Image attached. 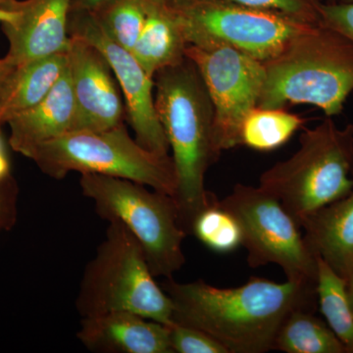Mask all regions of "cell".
Segmentation results:
<instances>
[{
    "instance_id": "obj_1",
    "label": "cell",
    "mask_w": 353,
    "mask_h": 353,
    "mask_svg": "<svg viewBox=\"0 0 353 353\" xmlns=\"http://www.w3.org/2000/svg\"><path fill=\"white\" fill-rule=\"evenodd\" d=\"M173 303V324L201 330L228 353L273 350L283 323L296 309L315 308L316 285L250 277L245 285L221 289L203 280L161 284Z\"/></svg>"
},
{
    "instance_id": "obj_2",
    "label": "cell",
    "mask_w": 353,
    "mask_h": 353,
    "mask_svg": "<svg viewBox=\"0 0 353 353\" xmlns=\"http://www.w3.org/2000/svg\"><path fill=\"white\" fill-rule=\"evenodd\" d=\"M155 109L173 152L176 175L175 201L180 227L190 234L192 222L213 192L205 174L217 161L213 148L214 108L196 64L185 57L154 76Z\"/></svg>"
},
{
    "instance_id": "obj_3",
    "label": "cell",
    "mask_w": 353,
    "mask_h": 353,
    "mask_svg": "<svg viewBox=\"0 0 353 353\" xmlns=\"http://www.w3.org/2000/svg\"><path fill=\"white\" fill-rule=\"evenodd\" d=\"M263 66L259 108L310 104L333 117L353 92V41L323 24L297 34Z\"/></svg>"
},
{
    "instance_id": "obj_4",
    "label": "cell",
    "mask_w": 353,
    "mask_h": 353,
    "mask_svg": "<svg viewBox=\"0 0 353 353\" xmlns=\"http://www.w3.org/2000/svg\"><path fill=\"white\" fill-rule=\"evenodd\" d=\"M299 150L263 172L259 187L275 196L299 227L320 209L353 190V125L332 117L305 129Z\"/></svg>"
},
{
    "instance_id": "obj_5",
    "label": "cell",
    "mask_w": 353,
    "mask_h": 353,
    "mask_svg": "<svg viewBox=\"0 0 353 353\" xmlns=\"http://www.w3.org/2000/svg\"><path fill=\"white\" fill-rule=\"evenodd\" d=\"M154 278L137 239L119 222H109L83 271L77 311L82 318L126 311L171 326L173 303Z\"/></svg>"
},
{
    "instance_id": "obj_6",
    "label": "cell",
    "mask_w": 353,
    "mask_h": 353,
    "mask_svg": "<svg viewBox=\"0 0 353 353\" xmlns=\"http://www.w3.org/2000/svg\"><path fill=\"white\" fill-rule=\"evenodd\" d=\"M29 159L57 180L79 172L125 179L172 197L176 192L173 158L146 150L125 124L103 131L70 132L39 145Z\"/></svg>"
},
{
    "instance_id": "obj_7",
    "label": "cell",
    "mask_w": 353,
    "mask_h": 353,
    "mask_svg": "<svg viewBox=\"0 0 353 353\" xmlns=\"http://www.w3.org/2000/svg\"><path fill=\"white\" fill-rule=\"evenodd\" d=\"M83 196L102 219L119 222L139 241L154 277L173 278L185 264L183 241L173 197L125 179L82 174Z\"/></svg>"
},
{
    "instance_id": "obj_8",
    "label": "cell",
    "mask_w": 353,
    "mask_h": 353,
    "mask_svg": "<svg viewBox=\"0 0 353 353\" xmlns=\"http://www.w3.org/2000/svg\"><path fill=\"white\" fill-rule=\"evenodd\" d=\"M190 46H227L259 61L278 54L312 26L276 11L222 0H166Z\"/></svg>"
},
{
    "instance_id": "obj_9",
    "label": "cell",
    "mask_w": 353,
    "mask_h": 353,
    "mask_svg": "<svg viewBox=\"0 0 353 353\" xmlns=\"http://www.w3.org/2000/svg\"><path fill=\"white\" fill-rule=\"evenodd\" d=\"M220 203L240 225L241 245L252 268L276 264L288 281L316 285L317 259L309 250L301 227L275 196L259 185L236 183Z\"/></svg>"
},
{
    "instance_id": "obj_10",
    "label": "cell",
    "mask_w": 353,
    "mask_h": 353,
    "mask_svg": "<svg viewBox=\"0 0 353 353\" xmlns=\"http://www.w3.org/2000/svg\"><path fill=\"white\" fill-rule=\"evenodd\" d=\"M185 57L199 69L214 108L216 157L241 145V128L256 108L264 85L263 62L227 46H188Z\"/></svg>"
},
{
    "instance_id": "obj_11",
    "label": "cell",
    "mask_w": 353,
    "mask_h": 353,
    "mask_svg": "<svg viewBox=\"0 0 353 353\" xmlns=\"http://www.w3.org/2000/svg\"><path fill=\"white\" fill-rule=\"evenodd\" d=\"M69 36L85 39L108 59L125 99L127 120L136 141L157 154H168V139L155 109L154 79L148 76L132 51L116 43L103 31L94 15L85 11H71Z\"/></svg>"
},
{
    "instance_id": "obj_12",
    "label": "cell",
    "mask_w": 353,
    "mask_h": 353,
    "mask_svg": "<svg viewBox=\"0 0 353 353\" xmlns=\"http://www.w3.org/2000/svg\"><path fill=\"white\" fill-rule=\"evenodd\" d=\"M70 38L68 72L77 110L74 131H103L124 124L126 106L108 59L85 39Z\"/></svg>"
},
{
    "instance_id": "obj_13",
    "label": "cell",
    "mask_w": 353,
    "mask_h": 353,
    "mask_svg": "<svg viewBox=\"0 0 353 353\" xmlns=\"http://www.w3.org/2000/svg\"><path fill=\"white\" fill-rule=\"evenodd\" d=\"M10 10L17 11V19L2 24L9 41V62L19 66L68 51L71 0H16Z\"/></svg>"
},
{
    "instance_id": "obj_14",
    "label": "cell",
    "mask_w": 353,
    "mask_h": 353,
    "mask_svg": "<svg viewBox=\"0 0 353 353\" xmlns=\"http://www.w3.org/2000/svg\"><path fill=\"white\" fill-rule=\"evenodd\" d=\"M77 336L94 352L174 353L169 325L126 311L82 318Z\"/></svg>"
},
{
    "instance_id": "obj_15",
    "label": "cell",
    "mask_w": 353,
    "mask_h": 353,
    "mask_svg": "<svg viewBox=\"0 0 353 353\" xmlns=\"http://www.w3.org/2000/svg\"><path fill=\"white\" fill-rule=\"evenodd\" d=\"M77 110L68 68L50 94L24 112L7 122L9 145L14 152L29 158L39 145L73 132Z\"/></svg>"
},
{
    "instance_id": "obj_16",
    "label": "cell",
    "mask_w": 353,
    "mask_h": 353,
    "mask_svg": "<svg viewBox=\"0 0 353 353\" xmlns=\"http://www.w3.org/2000/svg\"><path fill=\"white\" fill-rule=\"evenodd\" d=\"M301 229L311 252L347 281L353 273V190L308 217Z\"/></svg>"
},
{
    "instance_id": "obj_17",
    "label": "cell",
    "mask_w": 353,
    "mask_h": 353,
    "mask_svg": "<svg viewBox=\"0 0 353 353\" xmlns=\"http://www.w3.org/2000/svg\"><path fill=\"white\" fill-rule=\"evenodd\" d=\"M189 44L166 0H148L143 31L132 53L148 76L181 63Z\"/></svg>"
},
{
    "instance_id": "obj_18",
    "label": "cell",
    "mask_w": 353,
    "mask_h": 353,
    "mask_svg": "<svg viewBox=\"0 0 353 353\" xmlns=\"http://www.w3.org/2000/svg\"><path fill=\"white\" fill-rule=\"evenodd\" d=\"M67 52L38 58L16 67L0 102V126L34 108L50 94L68 68Z\"/></svg>"
},
{
    "instance_id": "obj_19",
    "label": "cell",
    "mask_w": 353,
    "mask_h": 353,
    "mask_svg": "<svg viewBox=\"0 0 353 353\" xmlns=\"http://www.w3.org/2000/svg\"><path fill=\"white\" fill-rule=\"evenodd\" d=\"M273 350L285 353H347L345 345L329 326L318 319L313 309H296L283 323Z\"/></svg>"
},
{
    "instance_id": "obj_20",
    "label": "cell",
    "mask_w": 353,
    "mask_h": 353,
    "mask_svg": "<svg viewBox=\"0 0 353 353\" xmlns=\"http://www.w3.org/2000/svg\"><path fill=\"white\" fill-rule=\"evenodd\" d=\"M316 259V294L320 310L330 329L345 345L347 353H353V310L348 297L347 281L324 260L320 257Z\"/></svg>"
},
{
    "instance_id": "obj_21",
    "label": "cell",
    "mask_w": 353,
    "mask_h": 353,
    "mask_svg": "<svg viewBox=\"0 0 353 353\" xmlns=\"http://www.w3.org/2000/svg\"><path fill=\"white\" fill-rule=\"evenodd\" d=\"M306 120L285 108H263L256 106L246 115L241 128V145L257 152L277 150L305 124Z\"/></svg>"
},
{
    "instance_id": "obj_22",
    "label": "cell",
    "mask_w": 353,
    "mask_h": 353,
    "mask_svg": "<svg viewBox=\"0 0 353 353\" xmlns=\"http://www.w3.org/2000/svg\"><path fill=\"white\" fill-rule=\"evenodd\" d=\"M190 234L217 253L232 252L243 245V234L238 221L221 205L220 199L214 194L194 218Z\"/></svg>"
},
{
    "instance_id": "obj_23",
    "label": "cell",
    "mask_w": 353,
    "mask_h": 353,
    "mask_svg": "<svg viewBox=\"0 0 353 353\" xmlns=\"http://www.w3.org/2000/svg\"><path fill=\"white\" fill-rule=\"evenodd\" d=\"M148 3V0H110L92 14L109 38L132 51L143 31Z\"/></svg>"
},
{
    "instance_id": "obj_24",
    "label": "cell",
    "mask_w": 353,
    "mask_h": 353,
    "mask_svg": "<svg viewBox=\"0 0 353 353\" xmlns=\"http://www.w3.org/2000/svg\"><path fill=\"white\" fill-rule=\"evenodd\" d=\"M231 3L276 11L306 24H321L320 0H222Z\"/></svg>"
},
{
    "instance_id": "obj_25",
    "label": "cell",
    "mask_w": 353,
    "mask_h": 353,
    "mask_svg": "<svg viewBox=\"0 0 353 353\" xmlns=\"http://www.w3.org/2000/svg\"><path fill=\"white\" fill-rule=\"evenodd\" d=\"M170 327L174 353H228L226 348L201 330L179 324Z\"/></svg>"
},
{
    "instance_id": "obj_26",
    "label": "cell",
    "mask_w": 353,
    "mask_h": 353,
    "mask_svg": "<svg viewBox=\"0 0 353 353\" xmlns=\"http://www.w3.org/2000/svg\"><path fill=\"white\" fill-rule=\"evenodd\" d=\"M321 24L332 28L353 41V2H320Z\"/></svg>"
},
{
    "instance_id": "obj_27",
    "label": "cell",
    "mask_w": 353,
    "mask_h": 353,
    "mask_svg": "<svg viewBox=\"0 0 353 353\" xmlns=\"http://www.w3.org/2000/svg\"><path fill=\"white\" fill-rule=\"evenodd\" d=\"M17 183L13 176L0 182V233L15 226L18 215Z\"/></svg>"
},
{
    "instance_id": "obj_28",
    "label": "cell",
    "mask_w": 353,
    "mask_h": 353,
    "mask_svg": "<svg viewBox=\"0 0 353 353\" xmlns=\"http://www.w3.org/2000/svg\"><path fill=\"white\" fill-rule=\"evenodd\" d=\"M16 67L17 66L9 62L6 57L0 59V102H1L11 77L15 72Z\"/></svg>"
},
{
    "instance_id": "obj_29",
    "label": "cell",
    "mask_w": 353,
    "mask_h": 353,
    "mask_svg": "<svg viewBox=\"0 0 353 353\" xmlns=\"http://www.w3.org/2000/svg\"><path fill=\"white\" fill-rule=\"evenodd\" d=\"M11 176V165L7 152L6 143L0 131V182L7 180Z\"/></svg>"
},
{
    "instance_id": "obj_30",
    "label": "cell",
    "mask_w": 353,
    "mask_h": 353,
    "mask_svg": "<svg viewBox=\"0 0 353 353\" xmlns=\"http://www.w3.org/2000/svg\"><path fill=\"white\" fill-rule=\"evenodd\" d=\"M110 0H71V11L94 13Z\"/></svg>"
},
{
    "instance_id": "obj_31",
    "label": "cell",
    "mask_w": 353,
    "mask_h": 353,
    "mask_svg": "<svg viewBox=\"0 0 353 353\" xmlns=\"http://www.w3.org/2000/svg\"><path fill=\"white\" fill-rule=\"evenodd\" d=\"M18 12L16 10H9V9L0 7V22L2 24H10L17 19Z\"/></svg>"
},
{
    "instance_id": "obj_32",
    "label": "cell",
    "mask_w": 353,
    "mask_h": 353,
    "mask_svg": "<svg viewBox=\"0 0 353 353\" xmlns=\"http://www.w3.org/2000/svg\"><path fill=\"white\" fill-rule=\"evenodd\" d=\"M347 287L348 297H350V304H352L353 310V273L350 275V277L347 279Z\"/></svg>"
},
{
    "instance_id": "obj_33",
    "label": "cell",
    "mask_w": 353,
    "mask_h": 353,
    "mask_svg": "<svg viewBox=\"0 0 353 353\" xmlns=\"http://www.w3.org/2000/svg\"><path fill=\"white\" fill-rule=\"evenodd\" d=\"M16 0H0V7L2 8L9 9L10 10L11 7H12L14 2Z\"/></svg>"
},
{
    "instance_id": "obj_34",
    "label": "cell",
    "mask_w": 353,
    "mask_h": 353,
    "mask_svg": "<svg viewBox=\"0 0 353 353\" xmlns=\"http://www.w3.org/2000/svg\"><path fill=\"white\" fill-rule=\"evenodd\" d=\"M331 2H353V0H331Z\"/></svg>"
}]
</instances>
